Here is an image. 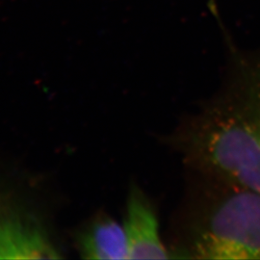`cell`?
I'll use <instances>...</instances> for the list:
<instances>
[{
  "instance_id": "obj_1",
  "label": "cell",
  "mask_w": 260,
  "mask_h": 260,
  "mask_svg": "<svg viewBox=\"0 0 260 260\" xmlns=\"http://www.w3.org/2000/svg\"><path fill=\"white\" fill-rule=\"evenodd\" d=\"M165 140L189 170L260 193V52H234L219 90Z\"/></svg>"
},
{
  "instance_id": "obj_2",
  "label": "cell",
  "mask_w": 260,
  "mask_h": 260,
  "mask_svg": "<svg viewBox=\"0 0 260 260\" xmlns=\"http://www.w3.org/2000/svg\"><path fill=\"white\" fill-rule=\"evenodd\" d=\"M189 171L195 181L179 210L172 252L180 258L260 259V193Z\"/></svg>"
},
{
  "instance_id": "obj_3",
  "label": "cell",
  "mask_w": 260,
  "mask_h": 260,
  "mask_svg": "<svg viewBox=\"0 0 260 260\" xmlns=\"http://www.w3.org/2000/svg\"><path fill=\"white\" fill-rule=\"evenodd\" d=\"M123 229L128 259H167L171 251L161 240L154 205L137 186L132 185L126 201Z\"/></svg>"
},
{
  "instance_id": "obj_4",
  "label": "cell",
  "mask_w": 260,
  "mask_h": 260,
  "mask_svg": "<svg viewBox=\"0 0 260 260\" xmlns=\"http://www.w3.org/2000/svg\"><path fill=\"white\" fill-rule=\"evenodd\" d=\"M61 257L39 223L18 214L0 217V259H58Z\"/></svg>"
},
{
  "instance_id": "obj_5",
  "label": "cell",
  "mask_w": 260,
  "mask_h": 260,
  "mask_svg": "<svg viewBox=\"0 0 260 260\" xmlns=\"http://www.w3.org/2000/svg\"><path fill=\"white\" fill-rule=\"evenodd\" d=\"M76 245L85 259H128L123 225L107 214H99L79 231Z\"/></svg>"
}]
</instances>
